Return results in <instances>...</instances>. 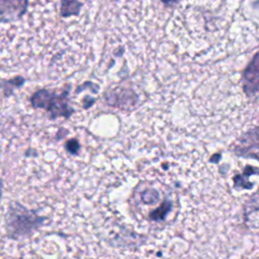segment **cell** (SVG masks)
<instances>
[{
    "mask_svg": "<svg viewBox=\"0 0 259 259\" xmlns=\"http://www.w3.org/2000/svg\"><path fill=\"white\" fill-rule=\"evenodd\" d=\"M81 3L80 2H76V1H63L62 2V10L61 13L64 17L71 15V14H77L79 12V9L81 7Z\"/></svg>",
    "mask_w": 259,
    "mask_h": 259,
    "instance_id": "6",
    "label": "cell"
},
{
    "mask_svg": "<svg viewBox=\"0 0 259 259\" xmlns=\"http://www.w3.org/2000/svg\"><path fill=\"white\" fill-rule=\"evenodd\" d=\"M242 86L249 97L259 93V52L253 57L242 75Z\"/></svg>",
    "mask_w": 259,
    "mask_h": 259,
    "instance_id": "3",
    "label": "cell"
},
{
    "mask_svg": "<svg viewBox=\"0 0 259 259\" xmlns=\"http://www.w3.org/2000/svg\"><path fill=\"white\" fill-rule=\"evenodd\" d=\"M30 102L33 107L44 108L51 114L52 118L61 116L68 118L74 112V109L69 104L68 91L57 93L41 89L31 96Z\"/></svg>",
    "mask_w": 259,
    "mask_h": 259,
    "instance_id": "1",
    "label": "cell"
},
{
    "mask_svg": "<svg viewBox=\"0 0 259 259\" xmlns=\"http://www.w3.org/2000/svg\"><path fill=\"white\" fill-rule=\"evenodd\" d=\"M1 193H2V185L0 183V197H1Z\"/></svg>",
    "mask_w": 259,
    "mask_h": 259,
    "instance_id": "9",
    "label": "cell"
},
{
    "mask_svg": "<svg viewBox=\"0 0 259 259\" xmlns=\"http://www.w3.org/2000/svg\"><path fill=\"white\" fill-rule=\"evenodd\" d=\"M27 1H0V22L18 19L27 8Z\"/></svg>",
    "mask_w": 259,
    "mask_h": 259,
    "instance_id": "4",
    "label": "cell"
},
{
    "mask_svg": "<svg viewBox=\"0 0 259 259\" xmlns=\"http://www.w3.org/2000/svg\"><path fill=\"white\" fill-rule=\"evenodd\" d=\"M248 206L246 208V212L248 215H255L259 214V190L251 197L248 201Z\"/></svg>",
    "mask_w": 259,
    "mask_h": 259,
    "instance_id": "7",
    "label": "cell"
},
{
    "mask_svg": "<svg viewBox=\"0 0 259 259\" xmlns=\"http://www.w3.org/2000/svg\"><path fill=\"white\" fill-rule=\"evenodd\" d=\"M160 199L159 192L152 187H148L141 192V201L147 205H153L158 203Z\"/></svg>",
    "mask_w": 259,
    "mask_h": 259,
    "instance_id": "5",
    "label": "cell"
},
{
    "mask_svg": "<svg viewBox=\"0 0 259 259\" xmlns=\"http://www.w3.org/2000/svg\"><path fill=\"white\" fill-rule=\"evenodd\" d=\"M233 150L239 156L259 161V126L243 134L234 144Z\"/></svg>",
    "mask_w": 259,
    "mask_h": 259,
    "instance_id": "2",
    "label": "cell"
},
{
    "mask_svg": "<svg viewBox=\"0 0 259 259\" xmlns=\"http://www.w3.org/2000/svg\"><path fill=\"white\" fill-rule=\"evenodd\" d=\"M78 148H79V144H78V142L76 140H71V141H69L67 143V149L71 153H76Z\"/></svg>",
    "mask_w": 259,
    "mask_h": 259,
    "instance_id": "8",
    "label": "cell"
}]
</instances>
